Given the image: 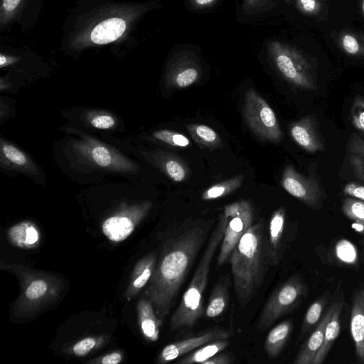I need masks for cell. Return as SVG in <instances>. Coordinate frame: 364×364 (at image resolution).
Instances as JSON below:
<instances>
[{"instance_id": "30", "label": "cell", "mask_w": 364, "mask_h": 364, "mask_svg": "<svg viewBox=\"0 0 364 364\" xmlns=\"http://www.w3.org/2000/svg\"><path fill=\"white\" fill-rule=\"evenodd\" d=\"M243 175H238L227 181L213 185L207 188L201 196L205 200H214L225 196L237 190L242 183Z\"/></svg>"}, {"instance_id": "16", "label": "cell", "mask_w": 364, "mask_h": 364, "mask_svg": "<svg viewBox=\"0 0 364 364\" xmlns=\"http://www.w3.org/2000/svg\"><path fill=\"white\" fill-rule=\"evenodd\" d=\"M80 151L96 165L102 168L125 169L126 165L113 151L95 141H88L79 146Z\"/></svg>"}, {"instance_id": "29", "label": "cell", "mask_w": 364, "mask_h": 364, "mask_svg": "<svg viewBox=\"0 0 364 364\" xmlns=\"http://www.w3.org/2000/svg\"><path fill=\"white\" fill-rule=\"evenodd\" d=\"M332 255L336 263L348 267H358L359 255L355 245L350 240L342 238L333 245Z\"/></svg>"}, {"instance_id": "38", "label": "cell", "mask_w": 364, "mask_h": 364, "mask_svg": "<svg viewBox=\"0 0 364 364\" xmlns=\"http://www.w3.org/2000/svg\"><path fill=\"white\" fill-rule=\"evenodd\" d=\"M96 341L92 337L83 338L77 342L73 350L75 355L77 356H84L87 355L95 346Z\"/></svg>"}, {"instance_id": "41", "label": "cell", "mask_w": 364, "mask_h": 364, "mask_svg": "<svg viewBox=\"0 0 364 364\" xmlns=\"http://www.w3.org/2000/svg\"><path fill=\"white\" fill-rule=\"evenodd\" d=\"M343 48L350 54H355L359 50L357 41L352 36L346 35L343 39Z\"/></svg>"}, {"instance_id": "1", "label": "cell", "mask_w": 364, "mask_h": 364, "mask_svg": "<svg viewBox=\"0 0 364 364\" xmlns=\"http://www.w3.org/2000/svg\"><path fill=\"white\" fill-rule=\"evenodd\" d=\"M211 224L212 221L189 218L172 228L164 241L159 260L146 291L147 299L161 320L174 304Z\"/></svg>"}, {"instance_id": "19", "label": "cell", "mask_w": 364, "mask_h": 364, "mask_svg": "<svg viewBox=\"0 0 364 364\" xmlns=\"http://www.w3.org/2000/svg\"><path fill=\"white\" fill-rule=\"evenodd\" d=\"M293 329V321L285 320L272 328L265 339L264 349L270 358H277L283 350Z\"/></svg>"}, {"instance_id": "48", "label": "cell", "mask_w": 364, "mask_h": 364, "mask_svg": "<svg viewBox=\"0 0 364 364\" xmlns=\"http://www.w3.org/2000/svg\"><path fill=\"white\" fill-rule=\"evenodd\" d=\"M285 1H289V0H285Z\"/></svg>"}, {"instance_id": "20", "label": "cell", "mask_w": 364, "mask_h": 364, "mask_svg": "<svg viewBox=\"0 0 364 364\" xmlns=\"http://www.w3.org/2000/svg\"><path fill=\"white\" fill-rule=\"evenodd\" d=\"M139 321L144 337L155 342L159 339L161 319L157 316L152 304L142 299L138 304Z\"/></svg>"}, {"instance_id": "8", "label": "cell", "mask_w": 364, "mask_h": 364, "mask_svg": "<svg viewBox=\"0 0 364 364\" xmlns=\"http://www.w3.org/2000/svg\"><path fill=\"white\" fill-rule=\"evenodd\" d=\"M281 186L291 196L297 198L312 210H318L325 198L324 192L317 179L298 172L294 166L287 165L281 178Z\"/></svg>"}, {"instance_id": "4", "label": "cell", "mask_w": 364, "mask_h": 364, "mask_svg": "<svg viewBox=\"0 0 364 364\" xmlns=\"http://www.w3.org/2000/svg\"><path fill=\"white\" fill-rule=\"evenodd\" d=\"M309 287L301 275L295 274L278 286L264 304L257 323L260 332L297 309L308 297Z\"/></svg>"}, {"instance_id": "37", "label": "cell", "mask_w": 364, "mask_h": 364, "mask_svg": "<svg viewBox=\"0 0 364 364\" xmlns=\"http://www.w3.org/2000/svg\"><path fill=\"white\" fill-rule=\"evenodd\" d=\"M90 124L99 129H108L115 124L114 119L109 114H97L90 119Z\"/></svg>"}, {"instance_id": "13", "label": "cell", "mask_w": 364, "mask_h": 364, "mask_svg": "<svg viewBox=\"0 0 364 364\" xmlns=\"http://www.w3.org/2000/svg\"><path fill=\"white\" fill-rule=\"evenodd\" d=\"M350 329L355 344L357 363L364 364V287L358 288L354 293Z\"/></svg>"}, {"instance_id": "44", "label": "cell", "mask_w": 364, "mask_h": 364, "mask_svg": "<svg viewBox=\"0 0 364 364\" xmlns=\"http://www.w3.org/2000/svg\"><path fill=\"white\" fill-rule=\"evenodd\" d=\"M304 11L312 12L316 7V0H299Z\"/></svg>"}, {"instance_id": "40", "label": "cell", "mask_w": 364, "mask_h": 364, "mask_svg": "<svg viewBox=\"0 0 364 364\" xmlns=\"http://www.w3.org/2000/svg\"><path fill=\"white\" fill-rule=\"evenodd\" d=\"M234 360L235 357L232 353L222 350L205 361L203 364H230Z\"/></svg>"}, {"instance_id": "17", "label": "cell", "mask_w": 364, "mask_h": 364, "mask_svg": "<svg viewBox=\"0 0 364 364\" xmlns=\"http://www.w3.org/2000/svg\"><path fill=\"white\" fill-rule=\"evenodd\" d=\"M335 307L327 323L323 343L315 356L312 364H322L330 352L341 331V316L343 306V297L334 301Z\"/></svg>"}, {"instance_id": "11", "label": "cell", "mask_w": 364, "mask_h": 364, "mask_svg": "<svg viewBox=\"0 0 364 364\" xmlns=\"http://www.w3.org/2000/svg\"><path fill=\"white\" fill-rule=\"evenodd\" d=\"M290 134L295 142L304 150L315 153L325 149L324 141L314 116H306L293 122Z\"/></svg>"}, {"instance_id": "3", "label": "cell", "mask_w": 364, "mask_h": 364, "mask_svg": "<svg viewBox=\"0 0 364 364\" xmlns=\"http://www.w3.org/2000/svg\"><path fill=\"white\" fill-rule=\"evenodd\" d=\"M227 223L223 212L208 245L200 259L192 279L170 320L171 331L193 327L204 313L203 294L208 281L211 261L220 245Z\"/></svg>"}, {"instance_id": "42", "label": "cell", "mask_w": 364, "mask_h": 364, "mask_svg": "<svg viewBox=\"0 0 364 364\" xmlns=\"http://www.w3.org/2000/svg\"><path fill=\"white\" fill-rule=\"evenodd\" d=\"M218 0H188L191 8L197 10L213 6Z\"/></svg>"}, {"instance_id": "24", "label": "cell", "mask_w": 364, "mask_h": 364, "mask_svg": "<svg viewBox=\"0 0 364 364\" xmlns=\"http://www.w3.org/2000/svg\"><path fill=\"white\" fill-rule=\"evenodd\" d=\"M230 343L229 338L218 339L207 343L198 348L183 355L176 361L178 364L202 363L216 353L224 350Z\"/></svg>"}, {"instance_id": "5", "label": "cell", "mask_w": 364, "mask_h": 364, "mask_svg": "<svg viewBox=\"0 0 364 364\" xmlns=\"http://www.w3.org/2000/svg\"><path fill=\"white\" fill-rule=\"evenodd\" d=\"M243 116L247 125L262 140L279 142L283 133L277 116L267 103L255 90L245 93Z\"/></svg>"}, {"instance_id": "25", "label": "cell", "mask_w": 364, "mask_h": 364, "mask_svg": "<svg viewBox=\"0 0 364 364\" xmlns=\"http://www.w3.org/2000/svg\"><path fill=\"white\" fill-rule=\"evenodd\" d=\"M9 235L14 244L20 247H33L40 239L39 231L30 222L20 223L10 228Z\"/></svg>"}, {"instance_id": "9", "label": "cell", "mask_w": 364, "mask_h": 364, "mask_svg": "<svg viewBox=\"0 0 364 364\" xmlns=\"http://www.w3.org/2000/svg\"><path fill=\"white\" fill-rule=\"evenodd\" d=\"M200 75L201 67L194 53L181 52L169 61L165 82L168 88H185L197 82Z\"/></svg>"}, {"instance_id": "15", "label": "cell", "mask_w": 364, "mask_h": 364, "mask_svg": "<svg viewBox=\"0 0 364 364\" xmlns=\"http://www.w3.org/2000/svg\"><path fill=\"white\" fill-rule=\"evenodd\" d=\"M152 158L155 166L175 182L183 181L190 176L189 168L177 155L159 150L152 155Z\"/></svg>"}, {"instance_id": "7", "label": "cell", "mask_w": 364, "mask_h": 364, "mask_svg": "<svg viewBox=\"0 0 364 364\" xmlns=\"http://www.w3.org/2000/svg\"><path fill=\"white\" fill-rule=\"evenodd\" d=\"M267 50L278 72L289 83L306 90L316 88L306 63L296 52L277 41L268 43Z\"/></svg>"}, {"instance_id": "27", "label": "cell", "mask_w": 364, "mask_h": 364, "mask_svg": "<svg viewBox=\"0 0 364 364\" xmlns=\"http://www.w3.org/2000/svg\"><path fill=\"white\" fill-rule=\"evenodd\" d=\"M348 156L355 176L364 183V140L356 133L350 136Z\"/></svg>"}, {"instance_id": "10", "label": "cell", "mask_w": 364, "mask_h": 364, "mask_svg": "<svg viewBox=\"0 0 364 364\" xmlns=\"http://www.w3.org/2000/svg\"><path fill=\"white\" fill-rule=\"evenodd\" d=\"M231 335V331L224 328H208L195 336L166 345L161 351L158 362L165 363L173 361L207 343L218 339L229 338Z\"/></svg>"}, {"instance_id": "33", "label": "cell", "mask_w": 364, "mask_h": 364, "mask_svg": "<svg viewBox=\"0 0 364 364\" xmlns=\"http://www.w3.org/2000/svg\"><path fill=\"white\" fill-rule=\"evenodd\" d=\"M158 141L176 147H187L190 144V140L185 135L168 129H160L152 134Z\"/></svg>"}, {"instance_id": "32", "label": "cell", "mask_w": 364, "mask_h": 364, "mask_svg": "<svg viewBox=\"0 0 364 364\" xmlns=\"http://www.w3.org/2000/svg\"><path fill=\"white\" fill-rule=\"evenodd\" d=\"M341 211L350 220L364 221V200L346 196L342 203Z\"/></svg>"}, {"instance_id": "18", "label": "cell", "mask_w": 364, "mask_h": 364, "mask_svg": "<svg viewBox=\"0 0 364 364\" xmlns=\"http://www.w3.org/2000/svg\"><path fill=\"white\" fill-rule=\"evenodd\" d=\"M126 28L127 22L123 18H107L93 28L90 33V39L95 44H107L119 38Z\"/></svg>"}, {"instance_id": "43", "label": "cell", "mask_w": 364, "mask_h": 364, "mask_svg": "<svg viewBox=\"0 0 364 364\" xmlns=\"http://www.w3.org/2000/svg\"><path fill=\"white\" fill-rule=\"evenodd\" d=\"M122 355L119 353H112L104 356L101 363L102 364H117L119 363L122 360Z\"/></svg>"}, {"instance_id": "6", "label": "cell", "mask_w": 364, "mask_h": 364, "mask_svg": "<svg viewBox=\"0 0 364 364\" xmlns=\"http://www.w3.org/2000/svg\"><path fill=\"white\" fill-rule=\"evenodd\" d=\"M227 218L224 235L217 258L218 267L230 257L231 252L245 232L253 225L254 210L247 200H241L225 206L223 211Z\"/></svg>"}, {"instance_id": "34", "label": "cell", "mask_w": 364, "mask_h": 364, "mask_svg": "<svg viewBox=\"0 0 364 364\" xmlns=\"http://www.w3.org/2000/svg\"><path fill=\"white\" fill-rule=\"evenodd\" d=\"M1 154L7 161L18 167H27L30 162L23 151L15 146L1 141Z\"/></svg>"}, {"instance_id": "12", "label": "cell", "mask_w": 364, "mask_h": 364, "mask_svg": "<svg viewBox=\"0 0 364 364\" xmlns=\"http://www.w3.org/2000/svg\"><path fill=\"white\" fill-rule=\"evenodd\" d=\"M287 213L279 207L271 215L267 232L270 265H277L283 259L286 248Z\"/></svg>"}, {"instance_id": "2", "label": "cell", "mask_w": 364, "mask_h": 364, "mask_svg": "<svg viewBox=\"0 0 364 364\" xmlns=\"http://www.w3.org/2000/svg\"><path fill=\"white\" fill-rule=\"evenodd\" d=\"M230 261L236 297L243 308L259 291L270 264L267 235L262 220L242 236Z\"/></svg>"}, {"instance_id": "39", "label": "cell", "mask_w": 364, "mask_h": 364, "mask_svg": "<svg viewBox=\"0 0 364 364\" xmlns=\"http://www.w3.org/2000/svg\"><path fill=\"white\" fill-rule=\"evenodd\" d=\"M343 192L346 196L364 200V183L359 182L348 183L345 185Z\"/></svg>"}, {"instance_id": "28", "label": "cell", "mask_w": 364, "mask_h": 364, "mask_svg": "<svg viewBox=\"0 0 364 364\" xmlns=\"http://www.w3.org/2000/svg\"><path fill=\"white\" fill-rule=\"evenodd\" d=\"M187 129L192 139L203 148L214 149L222 146L218 134L207 125L191 124L187 125Z\"/></svg>"}, {"instance_id": "35", "label": "cell", "mask_w": 364, "mask_h": 364, "mask_svg": "<svg viewBox=\"0 0 364 364\" xmlns=\"http://www.w3.org/2000/svg\"><path fill=\"white\" fill-rule=\"evenodd\" d=\"M350 119L353 125L364 140V97L361 95H356L353 100Z\"/></svg>"}, {"instance_id": "47", "label": "cell", "mask_w": 364, "mask_h": 364, "mask_svg": "<svg viewBox=\"0 0 364 364\" xmlns=\"http://www.w3.org/2000/svg\"><path fill=\"white\" fill-rule=\"evenodd\" d=\"M363 246H364V240H363Z\"/></svg>"}, {"instance_id": "14", "label": "cell", "mask_w": 364, "mask_h": 364, "mask_svg": "<svg viewBox=\"0 0 364 364\" xmlns=\"http://www.w3.org/2000/svg\"><path fill=\"white\" fill-rule=\"evenodd\" d=\"M334 307L335 303L333 302L314 328L311 335L301 345L293 361L294 364H312L323 343L326 327L331 317Z\"/></svg>"}, {"instance_id": "36", "label": "cell", "mask_w": 364, "mask_h": 364, "mask_svg": "<svg viewBox=\"0 0 364 364\" xmlns=\"http://www.w3.org/2000/svg\"><path fill=\"white\" fill-rule=\"evenodd\" d=\"M274 6L273 0H242V9L247 15H255Z\"/></svg>"}, {"instance_id": "31", "label": "cell", "mask_w": 364, "mask_h": 364, "mask_svg": "<svg viewBox=\"0 0 364 364\" xmlns=\"http://www.w3.org/2000/svg\"><path fill=\"white\" fill-rule=\"evenodd\" d=\"M48 290L49 284L45 279H34L29 283L24 291V299L30 303L39 301L40 299L46 297Z\"/></svg>"}, {"instance_id": "45", "label": "cell", "mask_w": 364, "mask_h": 364, "mask_svg": "<svg viewBox=\"0 0 364 364\" xmlns=\"http://www.w3.org/2000/svg\"><path fill=\"white\" fill-rule=\"evenodd\" d=\"M351 227L356 232L364 235V221L354 220Z\"/></svg>"}, {"instance_id": "21", "label": "cell", "mask_w": 364, "mask_h": 364, "mask_svg": "<svg viewBox=\"0 0 364 364\" xmlns=\"http://www.w3.org/2000/svg\"><path fill=\"white\" fill-rule=\"evenodd\" d=\"M156 264L155 253H151L141 259L135 267L127 290L128 296L139 291L151 279Z\"/></svg>"}, {"instance_id": "22", "label": "cell", "mask_w": 364, "mask_h": 364, "mask_svg": "<svg viewBox=\"0 0 364 364\" xmlns=\"http://www.w3.org/2000/svg\"><path fill=\"white\" fill-rule=\"evenodd\" d=\"M228 282L225 277H221L213 287L207 307L204 311L208 318H215L222 315L228 304Z\"/></svg>"}, {"instance_id": "23", "label": "cell", "mask_w": 364, "mask_h": 364, "mask_svg": "<svg viewBox=\"0 0 364 364\" xmlns=\"http://www.w3.org/2000/svg\"><path fill=\"white\" fill-rule=\"evenodd\" d=\"M102 230L109 240L118 242L126 240L133 232L134 223L127 216L114 215L105 220Z\"/></svg>"}, {"instance_id": "26", "label": "cell", "mask_w": 364, "mask_h": 364, "mask_svg": "<svg viewBox=\"0 0 364 364\" xmlns=\"http://www.w3.org/2000/svg\"><path fill=\"white\" fill-rule=\"evenodd\" d=\"M328 291L315 300L307 309L301 326L296 343L302 341L305 336L316 327L328 303Z\"/></svg>"}, {"instance_id": "46", "label": "cell", "mask_w": 364, "mask_h": 364, "mask_svg": "<svg viewBox=\"0 0 364 364\" xmlns=\"http://www.w3.org/2000/svg\"><path fill=\"white\" fill-rule=\"evenodd\" d=\"M363 11H364V1H363Z\"/></svg>"}]
</instances>
